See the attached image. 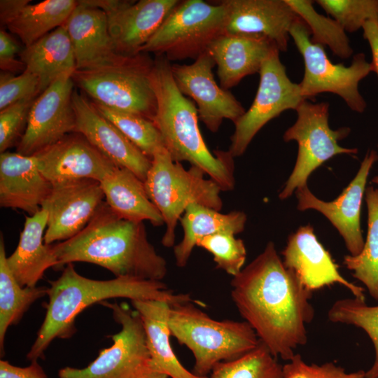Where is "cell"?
I'll list each match as a JSON object with an SVG mask.
<instances>
[{"label":"cell","mask_w":378,"mask_h":378,"mask_svg":"<svg viewBox=\"0 0 378 378\" xmlns=\"http://www.w3.org/2000/svg\"><path fill=\"white\" fill-rule=\"evenodd\" d=\"M225 34L267 39L286 51L290 29L299 18L286 0H223Z\"/></svg>","instance_id":"cell-21"},{"label":"cell","mask_w":378,"mask_h":378,"mask_svg":"<svg viewBox=\"0 0 378 378\" xmlns=\"http://www.w3.org/2000/svg\"><path fill=\"white\" fill-rule=\"evenodd\" d=\"M209 378H284L281 365L261 342L246 354L217 364Z\"/></svg>","instance_id":"cell-36"},{"label":"cell","mask_w":378,"mask_h":378,"mask_svg":"<svg viewBox=\"0 0 378 378\" xmlns=\"http://www.w3.org/2000/svg\"><path fill=\"white\" fill-rule=\"evenodd\" d=\"M330 322L353 326L363 330L370 339L374 358L365 371L366 378H378V305H368L365 300L347 298L336 300L328 312Z\"/></svg>","instance_id":"cell-34"},{"label":"cell","mask_w":378,"mask_h":378,"mask_svg":"<svg viewBox=\"0 0 378 378\" xmlns=\"http://www.w3.org/2000/svg\"><path fill=\"white\" fill-rule=\"evenodd\" d=\"M246 220L243 211L222 214L200 204H190L180 218L183 237L174 248L176 265L179 267L187 265L200 239L220 232L239 234L244 231Z\"/></svg>","instance_id":"cell-29"},{"label":"cell","mask_w":378,"mask_h":378,"mask_svg":"<svg viewBox=\"0 0 378 378\" xmlns=\"http://www.w3.org/2000/svg\"><path fill=\"white\" fill-rule=\"evenodd\" d=\"M276 48L265 38L224 33L211 43L206 52L217 65L220 86L229 90L244 77L259 73L262 62Z\"/></svg>","instance_id":"cell-24"},{"label":"cell","mask_w":378,"mask_h":378,"mask_svg":"<svg viewBox=\"0 0 378 378\" xmlns=\"http://www.w3.org/2000/svg\"><path fill=\"white\" fill-rule=\"evenodd\" d=\"M34 155L39 171L51 184L80 179L101 182L117 167L76 132Z\"/></svg>","instance_id":"cell-19"},{"label":"cell","mask_w":378,"mask_h":378,"mask_svg":"<svg viewBox=\"0 0 378 378\" xmlns=\"http://www.w3.org/2000/svg\"><path fill=\"white\" fill-rule=\"evenodd\" d=\"M20 57L25 69L38 78L40 94L62 73L76 69L74 49L64 24L24 47Z\"/></svg>","instance_id":"cell-30"},{"label":"cell","mask_w":378,"mask_h":378,"mask_svg":"<svg viewBox=\"0 0 378 378\" xmlns=\"http://www.w3.org/2000/svg\"><path fill=\"white\" fill-rule=\"evenodd\" d=\"M74 71L62 73L35 99L16 153L32 155L75 132L76 116L71 102Z\"/></svg>","instance_id":"cell-13"},{"label":"cell","mask_w":378,"mask_h":378,"mask_svg":"<svg viewBox=\"0 0 378 378\" xmlns=\"http://www.w3.org/2000/svg\"><path fill=\"white\" fill-rule=\"evenodd\" d=\"M104 200L121 218L144 222L155 226L164 224L163 218L150 200L144 183L130 170L117 167L100 182Z\"/></svg>","instance_id":"cell-28"},{"label":"cell","mask_w":378,"mask_h":378,"mask_svg":"<svg viewBox=\"0 0 378 378\" xmlns=\"http://www.w3.org/2000/svg\"><path fill=\"white\" fill-rule=\"evenodd\" d=\"M329 104L304 100L295 110L297 119L284 134L286 142L295 141L298 153L293 170L279 195L286 200L298 188L307 186L310 174L323 162L340 154H356L357 148L340 146L338 141L346 137L350 128L332 130L328 123Z\"/></svg>","instance_id":"cell-10"},{"label":"cell","mask_w":378,"mask_h":378,"mask_svg":"<svg viewBox=\"0 0 378 378\" xmlns=\"http://www.w3.org/2000/svg\"><path fill=\"white\" fill-rule=\"evenodd\" d=\"M153 61L147 53L141 52L113 65L75 69L72 78L93 102L153 121L157 111L150 78Z\"/></svg>","instance_id":"cell-7"},{"label":"cell","mask_w":378,"mask_h":378,"mask_svg":"<svg viewBox=\"0 0 378 378\" xmlns=\"http://www.w3.org/2000/svg\"><path fill=\"white\" fill-rule=\"evenodd\" d=\"M281 254L285 267L292 270L312 293L338 284L347 288L354 298L365 300L364 289L341 275L338 265L317 239L310 225L300 227L288 237Z\"/></svg>","instance_id":"cell-20"},{"label":"cell","mask_w":378,"mask_h":378,"mask_svg":"<svg viewBox=\"0 0 378 378\" xmlns=\"http://www.w3.org/2000/svg\"><path fill=\"white\" fill-rule=\"evenodd\" d=\"M0 378H48L43 368L37 361L31 362L27 367H18L7 360H0Z\"/></svg>","instance_id":"cell-43"},{"label":"cell","mask_w":378,"mask_h":378,"mask_svg":"<svg viewBox=\"0 0 378 378\" xmlns=\"http://www.w3.org/2000/svg\"><path fill=\"white\" fill-rule=\"evenodd\" d=\"M205 173L191 166L186 169L175 162L166 148L158 151L144 181L147 194L161 214L166 228L162 238L165 247L175 241V229L187 206L197 203L220 211V187Z\"/></svg>","instance_id":"cell-6"},{"label":"cell","mask_w":378,"mask_h":378,"mask_svg":"<svg viewBox=\"0 0 378 378\" xmlns=\"http://www.w3.org/2000/svg\"><path fill=\"white\" fill-rule=\"evenodd\" d=\"M273 49L262 62L260 82L253 103L234 122L228 152L233 158L242 155L255 134L271 120L287 110H296L305 99L299 83L288 76L279 57Z\"/></svg>","instance_id":"cell-11"},{"label":"cell","mask_w":378,"mask_h":378,"mask_svg":"<svg viewBox=\"0 0 378 378\" xmlns=\"http://www.w3.org/2000/svg\"><path fill=\"white\" fill-rule=\"evenodd\" d=\"M52 184L39 171L34 155H0V206L33 216L41 209Z\"/></svg>","instance_id":"cell-23"},{"label":"cell","mask_w":378,"mask_h":378,"mask_svg":"<svg viewBox=\"0 0 378 378\" xmlns=\"http://www.w3.org/2000/svg\"><path fill=\"white\" fill-rule=\"evenodd\" d=\"M38 78L24 70L19 76L0 74V111L20 101L35 99L40 94Z\"/></svg>","instance_id":"cell-41"},{"label":"cell","mask_w":378,"mask_h":378,"mask_svg":"<svg viewBox=\"0 0 378 378\" xmlns=\"http://www.w3.org/2000/svg\"><path fill=\"white\" fill-rule=\"evenodd\" d=\"M289 34L304 60V76L299 83L302 97L308 99L321 93H333L340 97L351 110L364 112L367 104L358 86L372 72L365 55H354L349 66L332 63L324 47L312 41L310 31L300 18L293 24Z\"/></svg>","instance_id":"cell-9"},{"label":"cell","mask_w":378,"mask_h":378,"mask_svg":"<svg viewBox=\"0 0 378 378\" xmlns=\"http://www.w3.org/2000/svg\"><path fill=\"white\" fill-rule=\"evenodd\" d=\"M106 13L108 31L118 53L134 56L158 29L178 0H85Z\"/></svg>","instance_id":"cell-14"},{"label":"cell","mask_w":378,"mask_h":378,"mask_svg":"<svg viewBox=\"0 0 378 378\" xmlns=\"http://www.w3.org/2000/svg\"><path fill=\"white\" fill-rule=\"evenodd\" d=\"M378 160V153L368 151L349 186L333 201L317 198L307 186L296 189L298 209H314L324 215L342 237L349 255L355 256L363 250L364 239L360 229V210L370 171Z\"/></svg>","instance_id":"cell-17"},{"label":"cell","mask_w":378,"mask_h":378,"mask_svg":"<svg viewBox=\"0 0 378 378\" xmlns=\"http://www.w3.org/2000/svg\"><path fill=\"white\" fill-rule=\"evenodd\" d=\"M48 214L41 209L27 216L20 240L14 252L7 257V264L21 287H35L50 267H57L52 245L44 243Z\"/></svg>","instance_id":"cell-26"},{"label":"cell","mask_w":378,"mask_h":378,"mask_svg":"<svg viewBox=\"0 0 378 378\" xmlns=\"http://www.w3.org/2000/svg\"><path fill=\"white\" fill-rule=\"evenodd\" d=\"M112 311L120 331L112 336L113 344L100 351L97 358L84 368L65 367L58 378H134L150 360L146 337L139 313L126 304L103 301Z\"/></svg>","instance_id":"cell-12"},{"label":"cell","mask_w":378,"mask_h":378,"mask_svg":"<svg viewBox=\"0 0 378 378\" xmlns=\"http://www.w3.org/2000/svg\"><path fill=\"white\" fill-rule=\"evenodd\" d=\"M71 102L76 116L75 132L83 135L115 165L130 170L144 181L151 166V159L82 94L74 90Z\"/></svg>","instance_id":"cell-18"},{"label":"cell","mask_w":378,"mask_h":378,"mask_svg":"<svg viewBox=\"0 0 378 378\" xmlns=\"http://www.w3.org/2000/svg\"><path fill=\"white\" fill-rule=\"evenodd\" d=\"M1 0L0 20L24 47L64 24L78 4L74 0Z\"/></svg>","instance_id":"cell-25"},{"label":"cell","mask_w":378,"mask_h":378,"mask_svg":"<svg viewBox=\"0 0 378 378\" xmlns=\"http://www.w3.org/2000/svg\"><path fill=\"white\" fill-rule=\"evenodd\" d=\"M134 378H169L167 374L155 368L150 360L141 369Z\"/></svg>","instance_id":"cell-45"},{"label":"cell","mask_w":378,"mask_h":378,"mask_svg":"<svg viewBox=\"0 0 378 378\" xmlns=\"http://www.w3.org/2000/svg\"><path fill=\"white\" fill-rule=\"evenodd\" d=\"M100 182L80 179L52 184L41 205L48 214L44 243L50 245L79 233L104 202Z\"/></svg>","instance_id":"cell-15"},{"label":"cell","mask_w":378,"mask_h":378,"mask_svg":"<svg viewBox=\"0 0 378 378\" xmlns=\"http://www.w3.org/2000/svg\"><path fill=\"white\" fill-rule=\"evenodd\" d=\"M297 15L308 27L311 40L322 46H328L332 53L342 59L350 57L354 50L346 32L334 19L318 13L310 0H286Z\"/></svg>","instance_id":"cell-33"},{"label":"cell","mask_w":378,"mask_h":378,"mask_svg":"<svg viewBox=\"0 0 378 378\" xmlns=\"http://www.w3.org/2000/svg\"><path fill=\"white\" fill-rule=\"evenodd\" d=\"M363 38L368 41L372 52V71L378 78V22L368 21L362 27Z\"/></svg>","instance_id":"cell-44"},{"label":"cell","mask_w":378,"mask_h":378,"mask_svg":"<svg viewBox=\"0 0 378 378\" xmlns=\"http://www.w3.org/2000/svg\"><path fill=\"white\" fill-rule=\"evenodd\" d=\"M283 365L284 378H366L365 371L347 372L334 363H308L296 354Z\"/></svg>","instance_id":"cell-40"},{"label":"cell","mask_w":378,"mask_h":378,"mask_svg":"<svg viewBox=\"0 0 378 378\" xmlns=\"http://www.w3.org/2000/svg\"><path fill=\"white\" fill-rule=\"evenodd\" d=\"M2 234L0 238V351L4 352L8 328L22 318L29 307L47 295L48 287H21L8 264Z\"/></svg>","instance_id":"cell-31"},{"label":"cell","mask_w":378,"mask_h":378,"mask_svg":"<svg viewBox=\"0 0 378 378\" xmlns=\"http://www.w3.org/2000/svg\"><path fill=\"white\" fill-rule=\"evenodd\" d=\"M97 111L116 126L143 153L152 160L166 148L163 138L153 121L141 115L118 111L92 102Z\"/></svg>","instance_id":"cell-35"},{"label":"cell","mask_w":378,"mask_h":378,"mask_svg":"<svg viewBox=\"0 0 378 378\" xmlns=\"http://www.w3.org/2000/svg\"><path fill=\"white\" fill-rule=\"evenodd\" d=\"M368 207V232L361 252L344 257L343 264L360 281L370 295L378 301V188L365 189Z\"/></svg>","instance_id":"cell-32"},{"label":"cell","mask_w":378,"mask_h":378,"mask_svg":"<svg viewBox=\"0 0 378 378\" xmlns=\"http://www.w3.org/2000/svg\"><path fill=\"white\" fill-rule=\"evenodd\" d=\"M215 62L207 52L190 64H172L179 91L197 104L199 120L211 132H217L225 119L234 123L246 110L230 92L219 86L214 76Z\"/></svg>","instance_id":"cell-16"},{"label":"cell","mask_w":378,"mask_h":378,"mask_svg":"<svg viewBox=\"0 0 378 378\" xmlns=\"http://www.w3.org/2000/svg\"><path fill=\"white\" fill-rule=\"evenodd\" d=\"M150 78L157 102L153 121L172 158L200 168L222 190H232L234 158L228 151L212 153L209 150L200 130L197 106L178 89L172 63L165 56L158 55L154 59Z\"/></svg>","instance_id":"cell-4"},{"label":"cell","mask_w":378,"mask_h":378,"mask_svg":"<svg viewBox=\"0 0 378 378\" xmlns=\"http://www.w3.org/2000/svg\"><path fill=\"white\" fill-rule=\"evenodd\" d=\"M197 246L201 247L214 257L216 268L234 276L243 269L246 259L244 241L231 233L220 232L200 239Z\"/></svg>","instance_id":"cell-37"},{"label":"cell","mask_w":378,"mask_h":378,"mask_svg":"<svg viewBox=\"0 0 378 378\" xmlns=\"http://www.w3.org/2000/svg\"><path fill=\"white\" fill-rule=\"evenodd\" d=\"M49 282L46 316L27 354L31 362L43 358L53 340L72 336L76 330V316L92 304L114 298L164 300L171 305L192 301L190 295L176 294L162 281L130 277L91 279L80 275L73 263L67 264L61 275Z\"/></svg>","instance_id":"cell-3"},{"label":"cell","mask_w":378,"mask_h":378,"mask_svg":"<svg viewBox=\"0 0 378 378\" xmlns=\"http://www.w3.org/2000/svg\"><path fill=\"white\" fill-rule=\"evenodd\" d=\"M371 182L373 183L378 184V176H374V177L372 179Z\"/></svg>","instance_id":"cell-46"},{"label":"cell","mask_w":378,"mask_h":378,"mask_svg":"<svg viewBox=\"0 0 378 378\" xmlns=\"http://www.w3.org/2000/svg\"><path fill=\"white\" fill-rule=\"evenodd\" d=\"M52 249L57 268L85 262L104 267L115 277L153 281L167 274V261L149 241L144 223L121 218L105 201L79 233Z\"/></svg>","instance_id":"cell-2"},{"label":"cell","mask_w":378,"mask_h":378,"mask_svg":"<svg viewBox=\"0 0 378 378\" xmlns=\"http://www.w3.org/2000/svg\"><path fill=\"white\" fill-rule=\"evenodd\" d=\"M64 24L71 41L76 70L111 66L127 57L116 52L102 9L78 1Z\"/></svg>","instance_id":"cell-22"},{"label":"cell","mask_w":378,"mask_h":378,"mask_svg":"<svg viewBox=\"0 0 378 378\" xmlns=\"http://www.w3.org/2000/svg\"><path fill=\"white\" fill-rule=\"evenodd\" d=\"M230 285L239 314L274 357L288 361L307 344V326L315 316L313 293L285 267L273 242L233 276Z\"/></svg>","instance_id":"cell-1"},{"label":"cell","mask_w":378,"mask_h":378,"mask_svg":"<svg viewBox=\"0 0 378 378\" xmlns=\"http://www.w3.org/2000/svg\"><path fill=\"white\" fill-rule=\"evenodd\" d=\"M168 323L171 335L192 352L193 372L201 377H207L217 364L251 351L260 342L246 321L214 319L192 302L171 305Z\"/></svg>","instance_id":"cell-5"},{"label":"cell","mask_w":378,"mask_h":378,"mask_svg":"<svg viewBox=\"0 0 378 378\" xmlns=\"http://www.w3.org/2000/svg\"><path fill=\"white\" fill-rule=\"evenodd\" d=\"M316 2L346 32L362 29L368 21L378 22V0H317Z\"/></svg>","instance_id":"cell-38"},{"label":"cell","mask_w":378,"mask_h":378,"mask_svg":"<svg viewBox=\"0 0 378 378\" xmlns=\"http://www.w3.org/2000/svg\"><path fill=\"white\" fill-rule=\"evenodd\" d=\"M144 327L146 344L153 365L169 378H208L187 370L175 355L169 341L171 304L164 300H131Z\"/></svg>","instance_id":"cell-27"},{"label":"cell","mask_w":378,"mask_h":378,"mask_svg":"<svg viewBox=\"0 0 378 378\" xmlns=\"http://www.w3.org/2000/svg\"><path fill=\"white\" fill-rule=\"evenodd\" d=\"M226 8L221 1H179L158 29L141 48L140 53L154 52L170 62L196 59L223 34Z\"/></svg>","instance_id":"cell-8"},{"label":"cell","mask_w":378,"mask_h":378,"mask_svg":"<svg viewBox=\"0 0 378 378\" xmlns=\"http://www.w3.org/2000/svg\"><path fill=\"white\" fill-rule=\"evenodd\" d=\"M35 99L16 102L0 111V152L20 142L27 124L31 107Z\"/></svg>","instance_id":"cell-39"},{"label":"cell","mask_w":378,"mask_h":378,"mask_svg":"<svg viewBox=\"0 0 378 378\" xmlns=\"http://www.w3.org/2000/svg\"><path fill=\"white\" fill-rule=\"evenodd\" d=\"M19 50L18 43L4 30L0 31V68L4 71L25 70V66L15 58Z\"/></svg>","instance_id":"cell-42"}]
</instances>
